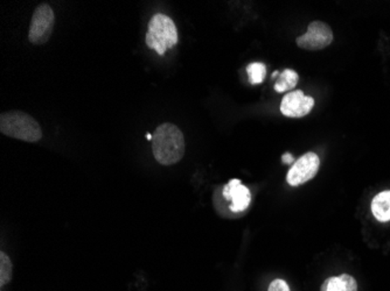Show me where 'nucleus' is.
<instances>
[{
    "label": "nucleus",
    "instance_id": "obj_3",
    "mask_svg": "<svg viewBox=\"0 0 390 291\" xmlns=\"http://www.w3.org/2000/svg\"><path fill=\"white\" fill-rule=\"evenodd\" d=\"M178 43V31L172 19L165 15H156L149 24L147 33V45L156 50L159 55H164L166 50Z\"/></svg>",
    "mask_w": 390,
    "mask_h": 291
},
{
    "label": "nucleus",
    "instance_id": "obj_10",
    "mask_svg": "<svg viewBox=\"0 0 390 291\" xmlns=\"http://www.w3.org/2000/svg\"><path fill=\"white\" fill-rule=\"evenodd\" d=\"M373 216L381 223L390 221V190L380 192L373 198L370 204Z\"/></svg>",
    "mask_w": 390,
    "mask_h": 291
},
{
    "label": "nucleus",
    "instance_id": "obj_9",
    "mask_svg": "<svg viewBox=\"0 0 390 291\" xmlns=\"http://www.w3.org/2000/svg\"><path fill=\"white\" fill-rule=\"evenodd\" d=\"M320 291H358V283L350 274H341L339 276L326 278L322 282Z\"/></svg>",
    "mask_w": 390,
    "mask_h": 291
},
{
    "label": "nucleus",
    "instance_id": "obj_15",
    "mask_svg": "<svg viewBox=\"0 0 390 291\" xmlns=\"http://www.w3.org/2000/svg\"><path fill=\"white\" fill-rule=\"evenodd\" d=\"M282 161H283V164H292V162H296V161H294V157H292V154L291 153H285L284 154L283 157H282Z\"/></svg>",
    "mask_w": 390,
    "mask_h": 291
},
{
    "label": "nucleus",
    "instance_id": "obj_17",
    "mask_svg": "<svg viewBox=\"0 0 390 291\" xmlns=\"http://www.w3.org/2000/svg\"><path fill=\"white\" fill-rule=\"evenodd\" d=\"M277 75L280 76V72H278V71H275V72L272 74V77H276Z\"/></svg>",
    "mask_w": 390,
    "mask_h": 291
},
{
    "label": "nucleus",
    "instance_id": "obj_6",
    "mask_svg": "<svg viewBox=\"0 0 390 291\" xmlns=\"http://www.w3.org/2000/svg\"><path fill=\"white\" fill-rule=\"evenodd\" d=\"M332 41V29L322 22H312L308 25V32L296 40L298 47L306 50L324 49L329 47Z\"/></svg>",
    "mask_w": 390,
    "mask_h": 291
},
{
    "label": "nucleus",
    "instance_id": "obj_11",
    "mask_svg": "<svg viewBox=\"0 0 390 291\" xmlns=\"http://www.w3.org/2000/svg\"><path fill=\"white\" fill-rule=\"evenodd\" d=\"M298 74L292 69H285L276 82L275 90L277 93H285L287 90L294 89L297 86Z\"/></svg>",
    "mask_w": 390,
    "mask_h": 291
},
{
    "label": "nucleus",
    "instance_id": "obj_2",
    "mask_svg": "<svg viewBox=\"0 0 390 291\" xmlns=\"http://www.w3.org/2000/svg\"><path fill=\"white\" fill-rule=\"evenodd\" d=\"M0 132L22 141L38 142L43 138L39 123L22 111H8L0 116Z\"/></svg>",
    "mask_w": 390,
    "mask_h": 291
},
{
    "label": "nucleus",
    "instance_id": "obj_13",
    "mask_svg": "<svg viewBox=\"0 0 390 291\" xmlns=\"http://www.w3.org/2000/svg\"><path fill=\"white\" fill-rule=\"evenodd\" d=\"M12 278V262L10 256L4 252L0 253V284L10 283Z\"/></svg>",
    "mask_w": 390,
    "mask_h": 291
},
{
    "label": "nucleus",
    "instance_id": "obj_12",
    "mask_svg": "<svg viewBox=\"0 0 390 291\" xmlns=\"http://www.w3.org/2000/svg\"><path fill=\"white\" fill-rule=\"evenodd\" d=\"M247 72L249 75V82L253 86H256V84H261L264 81L265 75H267V67L261 62H254L248 65Z\"/></svg>",
    "mask_w": 390,
    "mask_h": 291
},
{
    "label": "nucleus",
    "instance_id": "obj_14",
    "mask_svg": "<svg viewBox=\"0 0 390 291\" xmlns=\"http://www.w3.org/2000/svg\"><path fill=\"white\" fill-rule=\"evenodd\" d=\"M268 291H291L289 284L284 280L277 278V280L272 281L270 285H269Z\"/></svg>",
    "mask_w": 390,
    "mask_h": 291
},
{
    "label": "nucleus",
    "instance_id": "obj_8",
    "mask_svg": "<svg viewBox=\"0 0 390 291\" xmlns=\"http://www.w3.org/2000/svg\"><path fill=\"white\" fill-rule=\"evenodd\" d=\"M223 197L232 202L230 210L235 213L242 212L250 205V190L246 185L242 184V182L237 178L230 180V183L225 185Z\"/></svg>",
    "mask_w": 390,
    "mask_h": 291
},
{
    "label": "nucleus",
    "instance_id": "obj_1",
    "mask_svg": "<svg viewBox=\"0 0 390 291\" xmlns=\"http://www.w3.org/2000/svg\"><path fill=\"white\" fill-rule=\"evenodd\" d=\"M185 138L183 132L176 125L163 124L156 128L152 140L154 157L163 166H172L179 162L185 155Z\"/></svg>",
    "mask_w": 390,
    "mask_h": 291
},
{
    "label": "nucleus",
    "instance_id": "obj_5",
    "mask_svg": "<svg viewBox=\"0 0 390 291\" xmlns=\"http://www.w3.org/2000/svg\"><path fill=\"white\" fill-rule=\"evenodd\" d=\"M320 167V160L315 153L308 152L299 157L287 171V184L291 187H299L306 182L311 181L315 175L318 174Z\"/></svg>",
    "mask_w": 390,
    "mask_h": 291
},
{
    "label": "nucleus",
    "instance_id": "obj_4",
    "mask_svg": "<svg viewBox=\"0 0 390 291\" xmlns=\"http://www.w3.org/2000/svg\"><path fill=\"white\" fill-rule=\"evenodd\" d=\"M55 15L48 4H41L33 13L29 40L33 45H45L53 32Z\"/></svg>",
    "mask_w": 390,
    "mask_h": 291
},
{
    "label": "nucleus",
    "instance_id": "obj_7",
    "mask_svg": "<svg viewBox=\"0 0 390 291\" xmlns=\"http://www.w3.org/2000/svg\"><path fill=\"white\" fill-rule=\"evenodd\" d=\"M315 107V100L297 90L284 96L280 104V112L285 117L301 118L311 112Z\"/></svg>",
    "mask_w": 390,
    "mask_h": 291
},
{
    "label": "nucleus",
    "instance_id": "obj_16",
    "mask_svg": "<svg viewBox=\"0 0 390 291\" xmlns=\"http://www.w3.org/2000/svg\"><path fill=\"white\" fill-rule=\"evenodd\" d=\"M147 140H150V141H152V140H153V135L150 134V133H147Z\"/></svg>",
    "mask_w": 390,
    "mask_h": 291
}]
</instances>
